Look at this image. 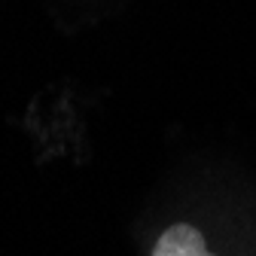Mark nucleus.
Here are the masks:
<instances>
[{
	"instance_id": "1",
	"label": "nucleus",
	"mask_w": 256,
	"mask_h": 256,
	"mask_svg": "<svg viewBox=\"0 0 256 256\" xmlns=\"http://www.w3.org/2000/svg\"><path fill=\"white\" fill-rule=\"evenodd\" d=\"M152 256H214V253H208V244L198 229L180 222V226H171L158 238V244L152 247Z\"/></svg>"
}]
</instances>
